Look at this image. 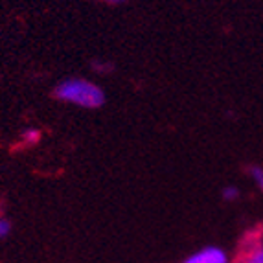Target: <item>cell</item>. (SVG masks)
Wrapping results in <instances>:
<instances>
[{
  "mask_svg": "<svg viewBox=\"0 0 263 263\" xmlns=\"http://www.w3.org/2000/svg\"><path fill=\"white\" fill-rule=\"evenodd\" d=\"M182 263H230V256L221 247L206 245L190 254Z\"/></svg>",
  "mask_w": 263,
  "mask_h": 263,
  "instance_id": "cell-2",
  "label": "cell"
},
{
  "mask_svg": "<svg viewBox=\"0 0 263 263\" xmlns=\"http://www.w3.org/2000/svg\"><path fill=\"white\" fill-rule=\"evenodd\" d=\"M247 171H249V177H250V180L254 182V186L263 193V167L254 164V166H250Z\"/></svg>",
  "mask_w": 263,
  "mask_h": 263,
  "instance_id": "cell-5",
  "label": "cell"
},
{
  "mask_svg": "<svg viewBox=\"0 0 263 263\" xmlns=\"http://www.w3.org/2000/svg\"><path fill=\"white\" fill-rule=\"evenodd\" d=\"M239 197H241V190L234 184H228L221 190V199H223L224 202H236Z\"/></svg>",
  "mask_w": 263,
  "mask_h": 263,
  "instance_id": "cell-4",
  "label": "cell"
},
{
  "mask_svg": "<svg viewBox=\"0 0 263 263\" xmlns=\"http://www.w3.org/2000/svg\"><path fill=\"white\" fill-rule=\"evenodd\" d=\"M53 98L65 105L94 110L105 105L107 94L100 83L87 78H66L55 85Z\"/></svg>",
  "mask_w": 263,
  "mask_h": 263,
  "instance_id": "cell-1",
  "label": "cell"
},
{
  "mask_svg": "<svg viewBox=\"0 0 263 263\" xmlns=\"http://www.w3.org/2000/svg\"><path fill=\"white\" fill-rule=\"evenodd\" d=\"M39 131L37 129H28V131H24V140L26 142H37L39 140Z\"/></svg>",
  "mask_w": 263,
  "mask_h": 263,
  "instance_id": "cell-7",
  "label": "cell"
},
{
  "mask_svg": "<svg viewBox=\"0 0 263 263\" xmlns=\"http://www.w3.org/2000/svg\"><path fill=\"white\" fill-rule=\"evenodd\" d=\"M241 263H263V239L252 243V245L247 249Z\"/></svg>",
  "mask_w": 263,
  "mask_h": 263,
  "instance_id": "cell-3",
  "label": "cell"
},
{
  "mask_svg": "<svg viewBox=\"0 0 263 263\" xmlns=\"http://www.w3.org/2000/svg\"><path fill=\"white\" fill-rule=\"evenodd\" d=\"M11 232H13V223H11V219L6 217V215H0V239H8V237L11 236Z\"/></svg>",
  "mask_w": 263,
  "mask_h": 263,
  "instance_id": "cell-6",
  "label": "cell"
},
{
  "mask_svg": "<svg viewBox=\"0 0 263 263\" xmlns=\"http://www.w3.org/2000/svg\"><path fill=\"white\" fill-rule=\"evenodd\" d=\"M101 2L109 6H122V4H127L129 0H101Z\"/></svg>",
  "mask_w": 263,
  "mask_h": 263,
  "instance_id": "cell-8",
  "label": "cell"
}]
</instances>
